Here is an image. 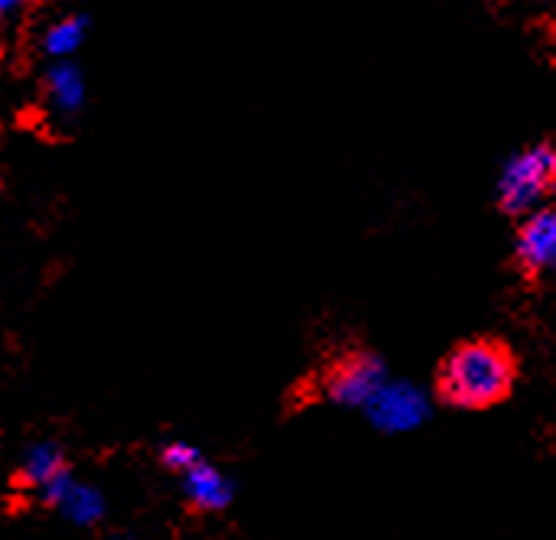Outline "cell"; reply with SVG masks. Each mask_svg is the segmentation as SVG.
<instances>
[{
	"instance_id": "obj_1",
	"label": "cell",
	"mask_w": 556,
	"mask_h": 540,
	"mask_svg": "<svg viewBox=\"0 0 556 540\" xmlns=\"http://www.w3.org/2000/svg\"><path fill=\"white\" fill-rule=\"evenodd\" d=\"M515 359L502 342L492 339H472L450 352V359L440 368V394L453 407L482 411L508 398L515 385Z\"/></svg>"
},
{
	"instance_id": "obj_2",
	"label": "cell",
	"mask_w": 556,
	"mask_h": 540,
	"mask_svg": "<svg viewBox=\"0 0 556 540\" xmlns=\"http://www.w3.org/2000/svg\"><path fill=\"white\" fill-rule=\"evenodd\" d=\"M556 192V147L534 143L508 156L498 173V202L511 215H531Z\"/></svg>"
},
{
	"instance_id": "obj_3",
	"label": "cell",
	"mask_w": 556,
	"mask_h": 540,
	"mask_svg": "<svg viewBox=\"0 0 556 540\" xmlns=\"http://www.w3.org/2000/svg\"><path fill=\"white\" fill-rule=\"evenodd\" d=\"M384 385H388V368L378 355H368V352H355V355L342 359L326 375V394H329V401H336L342 407H368L371 398Z\"/></svg>"
},
{
	"instance_id": "obj_4",
	"label": "cell",
	"mask_w": 556,
	"mask_h": 540,
	"mask_svg": "<svg viewBox=\"0 0 556 540\" xmlns=\"http://www.w3.org/2000/svg\"><path fill=\"white\" fill-rule=\"evenodd\" d=\"M371 424L384 434H410L430 417V398L410 381H388L365 407Z\"/></svg>"
},
{
	"instance_id": "obj_5",
	"label": "cell",
	"mask_w": 556,
	"mask_h": 540,
	"mask_svg": "<svg viewBox=\"0 0 556 540\" xmlns=\"http://www.w3.org/2000/svg\"><path fill=\"white\" fill-rule=\"evenodd\" d=\"M518 261L531 274L556 271V202H544L525 215L518 231Z\"/></svg>"
},
{
	"instance_id": "obj_6",
	"label": "cell",
	"mask_w": 556,
	"mask_h": 540,
	"mask_svg": "<svg viewBox=\"0 0 556 540\" xmlns=\"http://www.w3.org/2000/svg\"><path fill=\"white\" fill-rule=\"evenodd\" d=\"M39 499L46 505H52L72 525H94L104 515V495L94 486L72 479L68 473L62 479H55L46 492H39Z\"/></svg>"
},
{
	"instance_id": "obj_7",
	"label": "cell",
	"mask_w": 556,
	"mask_h": 540,
	"mask_svg": "<svg viewBox=\"0 0 556 540\" xmlns=\"http://www.w3.org/2000/svg\"><path fill=\"white\" fill-rule=\"evenodd\" d=\"M182 489H186V499L202 512H218L231 502V482L205 460L192 466L189 473H182Z\"/></svg>"
},
{
	"instance_id": "obj_8",
	"label": "cell",
	"mask_w": 556,
	"mask_h": 540,
	"mask_svg": "<svg viewBox=\"0 0 556 540\" xmlns=\"http://www.w3.org/2000/svg\"><path fill=\"white\" fill-rule=\"evenodd\" d=\"M68 469H65V456H62V450L55 447V443H49V440H42V443H33L26 453H23V469H20V476H23V486H29V489H36V495L39 492H46L55 479H62Z\"/></svg>"
},
{
	"instance_id": "obj_9",
	"label": "cell",
	"mask_w": 556,
	"mask_h": 540,
	"mask_svg": "<svg viewBox=\"0 0 556 540\" xmlns=\"http://www.w3.org/2000/svg\"><path fill=\"white\" fill-rule=\"evenodd\" d=\"M46 95L49 104L59 114H78L85 104V78L72 62H55L46 75Z\"/></svg>"
},
{
	"instance_id": "obj_10",
	"label": "cell",
	"mask_w": 556,
	"mask_h": 540,
	"mask_svg": "<svg viewBox=\"0 0 556 540\" xmlns=\"http://www.w3.org/2000/svg\"><path fill=\"white\" fill-rule=\"evenodd\" d=\"M85 33H88V20L85 16H62L59 23H52L42 36V49L52 55V59H65L72 55L81 42H85Z\"/></svg>"
},
{
	"instance_id": "obj_11",
	"label": "cell",
	"mask_w": 556,
	"mask_h": 540,
	"mask_svg": "<svg viewBox=\"0 0 556 540\" xmlns=\"http://www.w3.org/2000/svg\"><path fill=\"white\" fill-rule=\"evenodd\" d=\"M163 463H166L169 469H176V473H189L192 466H199V463H202V453H199L192 443L173 440V443H166V447H163Z\"/></svg>"
},
{
	"instance_id": "obj_12",
	"label": "cell",
	"mask_w": 556,
	"mask_h": 540,
	"mask_svg": "<svg viewBox=\"0 0 556 540\" xmlns=\"http://www.w3.org/2000/svg\"><path fill=\"white\" fill-rule=\"evenodd\" d=\"M23 0H0V16H7V13H13L16 7H20Z\"/></svg>"
}]
</instances>
